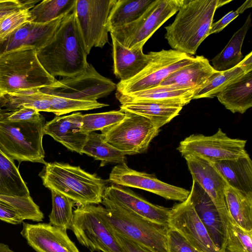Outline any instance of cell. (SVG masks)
I'll return each instance as SVG.
<instances>
[{
	"mask_svg": "<svg viewBox=\"0 0 252 252\" xmlns=\"http://www.w3.org/2000/svg\"><path fill=\"white\" fill-rule=\"evenodd\" d=\"M82 118L80 112L56 116L45 124L44 134L51 136L68 150L83 155L82 149L88 134L82 130Z\"/></svg>",
	"mask_w": 252,
	"mask_h": 252,
	"instance_id": "44dd1931",
	"label": "cell"
},
{
	"mask_svg": "<svg viewBox=\"0 0 252 252\" xmlns=\"http://www.w3.org/2000/svg\"><path fill=\"white\" fill-rule=\"evenodd\" d=\"M44 117L31 122L0 120V149L12 160L45 164L42 145Z\"/></svg>",
	"mask_w": 252,
	"mask_h": 252,
	"instance_id": "8992f818",
	"label": "cell"
},
{
	"mask_svg": "<svg viewBox=\"0 0 252 252\" xmlns=\"http://www.w3.org/2000/svg\"><path fill=\"white\" fill-rule=\"evenodd\" d=\"M70 229L78 242L91 252H125L100 213V205H78Z\"/></svg>",
	"mask_w": 252,
	"mask_h": 252,
	"instance_id": "9c48e42d",
	"label": "cell"
},
{
	"mask_svg": "<svg viewBox=\"0 0 252 252\" xmlns=\"http://www.w3.org/2000/svg\"><path fill=\"white\" fill-rule=\"evenodd\" d=\"M39 0H0V20L6 16L25 8H32Z\"/></svg>",
	"mask_w": 252,
	"mask_h": 252,
	"instance_id": "f6af8a7d",
	"label": "cell"
},
{
	"mask_svg": "<svg viewBox=\"0 0 252 252\" xmlns=\"http://www.w3.org/2000/svg\"><path fill=\"white\" fill-rule=\"evenodd\" d=\"M116 1L76 0L74 10L88 54L109 42L107 22Z\"/></svg>",
	"mask_w": 252,
	"mask_h": 252,
	"instance_id": "4fadbf2b",
	"label": "cell"
},
{
	"mask_svg": "<svg viewBox=\"0 0 252 252\" xmlns=\"http://www.w3.org/2000/svg\"><path fill=\"white\" fill-rule=\"evenodd\" d=\"M216 96L231 112L244 113L252 106V70L241 76Z\"/></svg>",
	"mask_w": 252,
	"mask_h": 252,
	"instance_id": "f1b7e54d",
	"label": "cell"
},
{
	"mask_svg": "<svg viewBox=\"0 0 252 252\" xmlns=\"http://www.w3.org/2000/svg\"><path fill=\"white\" fill-rule=\"evenodd\" d=\"M216 71L207 58L197 56L194 62L173 72L158 86L197 90Z\"/></svg>",
	"mask_w": 252,
	"mask_h": 252,
	"instance_id": "603a6c76",
	"label": "cell"
},
{
	"mask_svg": "<svg viewBox=\"0 0 252 252\" xmlns=\"http://www.w3.org/2000/svg\"><path fill=\"white\" fill-rule=\"evenodd\" d=\"M197 56L173 49L154 52L153 58L139 73L116 85V93L129 94L158 86L176 71L194 62Z\"/></svg>",
	"mask_w": 252,
	"mask_h": 252,
	"instance_id": "30bf717a",
	"label": "cell"
},
{
	"mask_svg": "<svg viewBox=\"0 0 252 252\" xmlns=\"http://www.w3.org/2000/svg\"><path fill=\"white\" fill-rule=\"evenodd\" d=\"M46 94L51 103L50 112L53 113L57 116L70 112L93 110L108 106L107 104L100 103L97 100H81Z\"/></svg>",
	"mask_w": 252,
	"mask_h": 252,
	"instance_id": "74e56055",
	"label": "cell"
},
{
	"mask_svg": "<svg viewBox=\"0 0 252 252\" xmlns=\"http://www.w3.org/2000/svg\"><path fill=\"white\" fill-rule=\"evenodd\" d=\"M252 6V0H247L236 10L230 11L217 22L214 23H213L209 32V35L221 31L231 21L238 17L239 14L243 13L247 9L251 8Z\"/></svg>",
	"mask_w": 252,
	"mask_h": 252,
	"instance_id": "ee69618b",
	"label": "cell"
},
{
	"mask_svg": "<svg viewBox=\"0 0 252 252\" xmlns=\"http://www.w3.org/2000/svg\"><path fill=\"white\" fill-rule=\"evenodd\" d=\"M43 117L35 109L22 107L10 112H6L1 120L10 122H31L38 120Z\"/></svg>",
	"mask_w": 252,
	"mask_h": 252,
	"instance_id": "b9f144b4",
	"label": "cell"
},
{
	"mask_svg": "<svg viewBox=\"0 0 252 252\" xmlns=\"http://www.w3.org/2000/svg\"><path fill=\"white\" fill-rule=\"evenodd\" d=\"M111 231L125 252H155L140 243L113 231Z\"/></svg>",
	"mask_w": 252,
	"mask_h": 252,
	"instance_id": "bcb514c9",
	"label": "cell"
},
{
	"mask_svg": "<svg viewBox=\"0 0 252 252\" xmlns=\"http://www.w3.org/2000/svg\"><path fill=\"white\" fill-rule=\"evenodd\" d=\"M103 198L143 218L169 226L170 208L154 204L127 187L115 184L106 187Z\"/></svg>",
	"mask_w": 252,
	"mask_h": 252,
	"instance_id": "e0dca14e",
	"label": "cell"
},
{
	"mask_svg": "<svg viewBox=\"0 0 252 252\" xmlns=\"http://www.w3.org/2000/svg\"><path fill=\"white\" fill-rule=\"evenodd\" d=\"M252 52L247 54L236 66L224 71H216L196 90L193 99L212 98L245 73L252 70Z\"/></svg>",
	"mask_w": 252,
	"mask_h": 252,
	"instance_id": "d4e9b609",
	"label": "cell"
},
{
	"mask_svg": "<svg viewBox=\"0 0 252 252\" xmlns=\"http://www.w3.org/2000/svg\"><path fill=\"white\" fill-rule=\"evenodd\" d=\"M100 213L111 231L146 246L155 252H168L169 226L158 224L133 214L102 198Z\"/></svg>",
	"mask_w": 252,
	"mask_h": 252,
	"instance_id": "5b68a950",
	"label": "cell"
},
{
	"mask_svg": "<svg viewBox=\"0 0 252 252\" xmlns=\"http://www.w3.org/2000/svg\"></svg>",
	"mask_w": 252,
	"mask_h": 252,
	"instance_id": "681fc988",
	"label": "cell"
},
{
	"mask_svg": "<svg viewBox=\"0 0 252 252\" xmlns=\"http://www.w3.org/2000/svg\"><path fill=\"white\" fill-rule=\"evenodd\" d=\"M210 162L228 186L252 195V161L249 156Z\"/></svg>",
	"mask_w": 252,
	"mask_h": 252,
	"instance_id": "cb8c5ba5",
	"label": "cell"
},
{
	"mask_svg": "<svg viewBox=\"0 0 252 252\" xmlns=\"http://www.w3.org/2000/svg\"><path fill=\"white\" fill-rule=\"evenodd\" d=\"M169 226L200 252H221L214 245L198 218L189 194L186 200L170 208Z\"/></svg>",
	"mask_w": 252,
	"mask_h": 252,
	"instance_id": "5bb4252c",
	"label": "cell"
},
{
	"mask_svg": "<svg viewBox=\"0 0 252 252\" xmlns=\"http://www.w3.org/2000/svg\"><path fill=\"white\" fill-rule=\"evenodd\" d=\"M65 16L46 23L28 22L0 42V54L22 46L40 49L51 38Z\"/></svg>",
	"mask_w": 252,
	"mask_h": 252,
	"instance_id": "ffe728a7",
	"label": "cell"
},
{
	"mask_svg": "<svg viewBox=\"0 0 252 252\" xmlns=\"http://www.w3.org/2000/svg\"><path fill=\"white\" fill-rule=\"evenodd\" d=\"M21 234L37 252H80L66 231L49 223L24 222Z\"/></svg>",
	"mask_w": 252,
	"mask_h": 252,
	"instance_id": "ac0fdd59",
	"label": "cell"
},
{
	"mask_svg": "<svg viewBox=\"0 0 252 252\" xmlns=\"http://www.w3.org/2000/svg\"><path fill=\"white\" fill-rule=\"evenodd\" d=\"M225 252H252V231L232 222L226 229Z\"/></svg>",
	"mask_w": 252,
	"mask_h": 252,
	"instance_id": "ab89813d",
	"label": "cell"
},
{
	"mask_svg": "<svg viewBox=\"0 0 252 252\" xmlns=\"http://www.w3.org/2000/svg\"><path fill=\"white\" fill-rule=\"evenodd\" d=\"M247 141L231 138L219 128L210 136L192 134L181 141L177 148L183 157L193 155L209 162L249 156L245 149Z\"/></svg>",
	"mask_w": 252,
	"mask_h": 252,
	"instance_id": "8fae6325",
	"label": "cell"
},
{
	"mask_svg": "<svg viewBox=\"0 0 252 252\" xmlns=\"http://www.w3.org/2000/svg\"><path fill=\"white\" fill-rule=\"evenodd\" d=\"M168 252H200L177 231L169 228L167 234Z\"/></svg>",
	"mask_w": 252,
	"mask_h": 252,
	"instance_id": "7bdbcfd3",
	"label": "cell"
},
{
	"mask_svg": "<svg viewBox=\"0 0 252 252\" xmlns=\"http://www.w3.org/2000/svg\"><path fill=\"white\" fill-rule=\"evenodd\" d=\"M57 81L41 65L34 47L22 46L0 54V94L50 87Z\"/></svg>",
	"mask_w": 252,
	"mask_h": 252,
	"instance_id": "277c9868",
	"label": "cell"
},
{
	"mask_svg": "<svg viewBox=\"0 0 252 252\" xmlns=\"http://www.w3.org/2000/svg\"><path fill=\"white\" fill-rule=\"evenodd\" d=\"M109 180L112 184L143 189L166 199L180 202L186 200L190 192L183 188L163 182L153 174L133 170L126 163L114 166Z\"/></svg>",
	"mask_w": 252,
	"mask_h": 252,
	"instance_id": "2e32d148",
	"label": "cell"
},
{
	"mask_svg": "<svg viewBox=\"0 0 252 252\" xmlns=\"http://www.w3.org/2000/svg\"><path fill=\"white\" fill-rule=\"evenodd\" d=\"M112 42L114 73L120 81L134 77L150 63L154 52L145 54L143 47L128 49L111 35Z\"/></svg>",
	"mask_w": 252,
	"mask_h": 252,
	"instance_id": "7402d4cb",
	"label": "cell"
},
{
	"mask_svg": "<svg viewBox=\"0 0 252 252\" xmlns=\"http://www.w3.org/2000/svg\"><path fill=\"white\" fill-rule=\"evenodd\" d=\"M6 112H7L6 111V110H5L4 109H2L0 107V120H1L3 117V115L4 114V113Z\"/></svg>",
	"mask_w": 252,
	"mask_h": 252,
	"instance_id": "c3c4849f",
	"label": "cell"
},
{
	"mask_svg": "<svg viewBox=\"0 0 252 252\" xmlns=\"http://www.w3.org/2000/svg\"><path fill=\"white\" fill-rule=\"evenodd\" d=\"M154 0H116L108 19L109 32L137 20Z\"/></svg>",
	"mask_w": 252,
	"mask_h": 252,
	"instance_id": "836d02e7",
	"label": "cell"
},
{
	"mask_svg": "<svg viewBox=\"0 0 252 252\" xmlns=\"http://www.w3.org/2000/svg\"><path fill=\"white\" fill-rule=\"evenodd\" d=\"M124 111L126 115L122 121L101 131L103 139L126 155L146 152L160 127L144 116Z\"/></svg>",
	"mask_w": 252,
	"mask_h": 252,
	"instance_id": "52a82bcc",
	"label": "cell"
},
{
	"mask_svg": "<svg viewBox=\"0 0 252 252\" xmlns=\"http://www.w3.org/2000/svg\"><path fill=\"white\" fill-rule=\"evenodd\" d=\"M82 154L100 160L101 167L109 163H126V155L107 143L101 134L95 131L88 134Z\"/></svg>",
	"mask_w": 252,
	"mask_h": 252,
	"instance_id": "e575fe53",
	"label": "cell"
},
{
	"mask_svg": "<svg viewBox=\"0 0 252 252\" xmlns=\"http://www.w3.org/2000/svg\"><path fill=\"white\" fill-rule=\"evenodd\" d=\"M44 215L32 197H13L0 195V220L18 224L25 220L40 221Z\"/></svg>",
	"mask_w": 252,
	"mask_h": 252,
	"instance_id": "484cf974",
	"label": "cell"
},
{
	"mask_svg": "<svg viewBox=\"0 0 252 252\" xmlns=\"http://www.w3.org/2000/svg\"><path fill=\"white\" fill-rule=\"evenodd\" d=\"M183 0H154L136 21L111 30L109 32L128 49L143 47L167 20L178 12Z\"/></svg>",
	"mask_w": 252,
	"mask_h": 252,
	"instance_id": "ba28073f",
	"label": "cell"
},
{
	"mask_svg": "<svg viewBox=\"0 0 252 252\" xmlns=\"http://www.w3.org/2000/svg\"><path fill=\"white\" fill-rule=\"evenodd\" d=\"M225 199L233 222L246 230L252 231V195L246 194L227 185Z\"/></svg>",
	"mask_w": 252,
	"mask_h": 252,
	"instance_id": "d6a6232c",
	"label": "cell"
},
{
	"mask_svg": "<svg viewBox=\"0 0 252 252\" xmlns=\"http://www.w3.org/2000/svg\"><path fill=\"white\" fill-rule=\"evenodd\" d=\"M76 0H44L36 4L30 10L31 22L46 23L62 16L66 15L74 10Z\"/></svg>",
	"mask_w": 252,
	"mask_h": 252,
	"instance_id": "d590c367",
	"label": "cell"
},
{
	"mask_svg": "<svg viewBox=\"0 0 252 252\" xmlns=\"http://www.w3.org/2000/svg\"><path fill=\"white\" fill-rule=\"evenodd\" d=\"M36 53L44 68L55 78L72 77L85 70L88 54L74 9L64 17L51 38Z\"/></svg>",
	"mask_w": 252,
	"mask_h": 252,
	"instance_id": "6da1fadb",
	"label": "cell"
},
{
	"mask_svg": "<svg viewBox=\"0 0 252 252\" xmlns=\"http://www.w3.org/2000/svg\"><path fill=\"white\" fill-rule=\"evenodd\" d=\"M189 191L190 199L194 209L213 242L221 252H225L226 232L215 204L203 189L193 179Z\"/></svg>",
	"mask_w": 252,
	"mask_h": 252,
	"instance_id": "d6986e66",
	"label": "cell"
},
{
	"mask_svg": "<svg viewBox=\"0 0 252 252\" xmlns=\"http://www.w3.org/2000/svg\"><path fill=\"white\" fill-rule=\"evenodd\" d=\"M30 9L18 10L0 20V42L21 27L31 22Z\"/></svg>",
	"mask_w": 252,
	"mask_h": 252,
	"instance_id": "60d3db41",
	"label": "cell"
},
{
	"mask_svg": "<svg viewBox=\"0 0 252 252\" xmlns=\"http://www.w3.org/2000/svg\"><path fill=\"white\" fill-rule=\"evenodd\" d=\"M184 158L192 179L199 185L215 204L226 232L227 227L233 221L225 202V189L227 185L226 181L210 162L190 155Z\"/></svg>",
	"mask_w": 252,
	"mask_h": 252,
	"instance_id": "9a60e30c",
	"label": "cell"
},
{
	"mask_svg": "<svg viewBox=\"0 0 252 252\" xmlns=\"http://www.w3.org/2000/svg\"><path fill=\"white\" fill-rule=\"evenodd\" d=\"M231 0H183L174 21L165 27V38L173 50L195 54L209 36L216 10Z\"/></svg>",
	"mask_w": 252,
	"mask_h": 252,
	"instance_id": "7a4b0ae2",
	"label": "cell"
},
{
	"mask_svg": "<svg viewBox=\"0 0 252 252\" xmlns=\"http://www.w3.org/2000/svg\"><path fill=\"white\" fill-rule=\"evenodd\" d=\"M51 192L52 208L49 215V223L64 231L70 229L74 202L57 191L51 190Z\"/></svg>",
	"mask_w": 252,
	"mask_h": 252,
	"instance_id": "8d00e7d4",
	"label": "cell"
},
{
	"mask_svg": "<svg viewBox=\"0 0 252 252\" xmlns=\"http://www.w3.org/2000/svg\"><path fill=\"white\" fill-rule=\"evenodd\" d=\"M116 89V84L100 75L89 63L81 73L58 80L52 87L41 89L43 93L59 96L87 101H96Z\"/></svg>",
	"mask_w": 252,
	"mask_h": 252,
	"instance_id": "7c38bea8",
	"label": "cell"
},
{
	"mask_svg": "<svg viewBox=\"0 0 252 252\" xmlns=\"http://www.w3.org/2000/svg\"><path fill=\"white\" fill-rule=\"evenodd\" d=\"M196 90L158 86L129 94L116 93L121 104L140 100H155L179 103L184 106L193 99Z\"/></svg>",
	"mask_w": 252,
	"mask_h": 252,
	"instance_id": "4316f807",
	"label": "cell"
},
{
	"mask_svg": "<svg viewBox=\"0 0 252 252\" xmlns=\"http://www.w3.org/2000/svg\"><path fill=\"white\" fill-rule=\"evenodd\" d=\"M0 252H14L9 246L3 243H0Z\"/></svg>",
	"mask_w": 252,
	"mask_h": 252,
	"instance_id": "7dc6e473",
	"label": "cell"
},
{
	"mask_svg": "<svg viewBox=\"0 0 252 252\" xmlns=\"http://www.w3.org/2000/svg\"><path fill=\"white\" fill-rule=\"evenodd\" d=\"M251 14L243 25L236 32L223 50L212 60L213 68L217 71L230 69L243 59L241 48L246 34L252 26Z\"/></svg>",
	"mask_w": 252,
	"mask_h": 252,
	"instance_id": "4dcf8cb0",
	"label": "cell"
},
{
	"mask_svg": "<svg viewBox=\"0 0 252 252\" xmlns=\"http://www.w3.org/2000/svg\"><path fill=\"white\" fill-rule=\"evenodd\" d=\"M183 105L155 100H140L121 104L120 108L144 116L160 128L177 116Z\"/></svg>",
	"mask_w": 252,
	"mask_h": 252,
	"instance_id": "83f0119b",
	"label": "cell"
},
{
	"mask_svg": "<svg viewBox=\"0 0 252 252\" xmlns=\"http://www.w3.org/2000/svg\"><path fill=\"white\" fill-rule=\"evenodd\" d=\"M125 115V111L121 109L83 115L82 130L87 134L96 130L101 131L117 124Z\"/></svg>",
	"mask_w": 252,
	"mask_h": 252,
	"instance_id": "f35d334b",
	"label": "cell"
},
{
	"mask_svg": "<svg viewBox=\"0 0 252 252\" xmlns=\"http://www.w3.org/2000/svg\"><path fill=\"white\" fill-rule=\"evenodd\" d=\"M0 107L6 111L22 107L35 109L39 112H51V103L46 94L40 90H26L0 94Z\"/></svg>",
	"mask_w": 252,
	"mask_h": 252,
	"instance_id": "f546056e",
	"label": "cell"
},
{
	"mask_svg": "<svg viewBox=\"0 0 252 252\" xmlns=\"http://www.w3.org/2000/svg\"><path fill=\"white\" fill-rule=\"evenodd\" d=\"M0 195L31 197L29 190L12 159L0 149Z\"/></svg>",
	"mask_w": 252,
	"mask_h": 252,
	"instance_id": "1f68e13d",
	"label": "cell"
},
{
	"mask_svg": "<svg viewBox=\"0 0 252 252\" xmlns=\"http://www.w3.org/2000/svg\"><path fill=\"white\" fill-rule=\"evenodd\" d=\"M39 175L46 188L79 205L102 203L105 181L80 166L56 161L47 162Z\"/></svg>",
	"mask_w": 252,
	"mask_h": 252,
	"instance_id": "3957f363",
	"label": "cell"
}]
</instances>
